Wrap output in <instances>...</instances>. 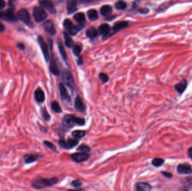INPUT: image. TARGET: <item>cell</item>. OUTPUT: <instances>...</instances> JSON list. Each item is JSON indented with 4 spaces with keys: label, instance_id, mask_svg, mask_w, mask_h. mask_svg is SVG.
Returning a JSON list of instances; mask_svg holds the SVG:
<instances>
[{
    "label": "cell",
    "instance_id": "1",
    "mask_svg": "<svg viewBox=\"0 0 192 191\" xmlns=\"http://www.w3.org/2000/svg\"><path fill=\"white\" fill-rule=\"evenodd\" d=\"M58 181V179L56 177H53L51 179H47L42 176H37L32 181L31 186L37 190H41L57 184Z\"/></svg>",
    "mask_w": 192,
    "mask_h": 191
},
{
    "label": "cell",
    "instance_id": "2",
    "mask_svg": "<svg viewBox=\"0 0 192 191\" xmlns=\"http://www.w3.org/2000/svg\"><path fill=\"white\" fill-rule=\"evenodd\" d=\"M85 121L84 118L77 117L72 114H66L64 116L63 120V127L65 129L69 130L72 128L75 124L79 125H85Z\"/></svg>",
    "mask_w": 192,
    "mask_h": 191
},
{
    "label": "cell",
    "instance_id": "3",
    "mask_svg": "<svg viewBox=\"0 0 192 191\" xmlns=\"http://www.w3.org/2000/svg\"><path fill=\"white\" fill-rule=\"evenodd\" d=\"M62 80L64 84L71 90L75 89V82L74 78L70 71L68 70H64L62 72Z\"/></svg>",
    "mask_w": 192,
    "mask_h": 191
},
{
    "label": "cell",
    "instance_id": "4",
    "mask_svg": "<svg viewBox=\"0 0 192 191\" xmlns=\"http://www.w3.org/2000/svg\"><path fill=\"white\" fill-rule=\"evenodd\" d=\"M79 144V141L77 139H70L68 138L67 140L61 139L59 140V145L64 149L69 150L72 148Z\"/></svg>",
    "mask_w": 192,
    "mask_h": 191
},
{
    "label": "cell",
    "instance_id": "5",
    "mask_svg": "<svg viewBox=\"0 0 192 191\" xmlns=\"http://www.w3.org/2000/svg\"><path fill=\"white\" fill-rule=\"evenodd\" d=\"M0 19L7 22H14L17 20V18L14 14V8H10L7 11L0 13Z\"/></svg>",
    "mask_w": 192,
    "mask_h": 191
},
{
    "label": "cell",
    "instance_id": "6",
    "mask_svg": "<svg viewBox=\"0 0 192 191\" xmlns=\"http://www.w3.org/2000/svg\"><path fill=\"white\" fill-rule=\"evenodd\" d=\"M33 16L37 22H41L43 21L48 15L43 8L41 7H36L33 10Z\"/></svg>",
    "mask_w": 192,
    "mask_h": 191
},
{
    "label": "cell",
    "instance_id": "7",
    "mask_svg": "<svg viewBox=\"0 0 192 191\" xmlns=\"http://www.w3.org/2000/svg\"><path fill=\"white\" fill-rule=\"evenodd\" d=\"M18 18L22 21L24 23L28 25H30L31 22V17L28 11L25 9H21L19 10L17 14Z\"/></svg>",
    "mask_w": 192,
    "mask_h": 191
},
{
    "label": "cell",
    "instance_id": "8",
    "mask_svg": "<svg viewBox=\"0 0 192 191\" xmlns=\"http://www.w3.org/2000/svg\"><path fill=\"white\" fill-rule=\"evenodd\" d=\"M72 160L77 163H81L87 161L89 158V155L87 153H75L71 155Z\"/></svg>",
    "mask_w": 192,
    "mask_h": 191
},
{
    "label": "cell",
    "instance_id": "9",
    "mask_svg": "<svg viewBox=\"0 0 192 191\" xmlns=\"http://www.w3.org/2000/svg\"><path fill=\"white\" fill-rule=\"evenodd\" d=\"M38 43H39L40 47L42 49L44 59L47 62H48L50 59V54H49V48H48L47 44H46V43L44 42L42 37H41V36L38 37Z\"/></svg>",
    "mask_w": 192,
    "mask_h": 191
},
{
    "label": "cell",
    "instance_id": "10",
    "mask_svg": "<svg viewBox=\"0 0 192 191\" xmlns=\"http://www.w3.org/2000/svg\"><path fill=\"white\" fill-rule=\"evenodd\" d=\"M39 4L43 8L46 9L51 14L56 13V9L55 6L51 0H39Z\"/></svg>",
    "mask_w": 192,
    "mask_h": 191
},
{
    "label": "cell",
    "instance_id": "11",
    "mask_svg": "<svg viewBox=\"0 0 192 191\" xmlns=\"http://www.w3.org/2000/svg\"><path fill=\"white\" fill-rule=\"evenodd\" d=\"M177 171L180 174H191L192 173V168L189 164H180L177 167Z\"/></svg>",
    "mask_w": 192,
    "mask_h": 191
},
{
    "label": "cell",
    "instance_id": "12",
    "mask_svg": "<svg viewBox=\"0 0 192 191\" xmlns=\"http://www.w3.org/2000/svg\"><path fill=\"white\" fill-rule=\"evenodd\" d=\"M50 70L51 72L54 75L58 76L60 74V70L57 65V61L53 54L52 55L50 61Z\"/></svg>",
    "mask_w": 192,
    "mask_h": 191
},
{
    "label": "cell",
    "instance_id": "13",
    "mask_svg": "<svg viewBox=\"0 0 192 191\" xmlns=\"http://www.w3.org/2000/svg\"><path fill=\"white\" fill-rule=\"evenodd\" d=\"M188 86V82L185 79H182L174 86L175 90L180 95L183 94Z\"/></svg>",
    "mask_w": 192,
    "mask_h": 191
},
{
    "label": "cell",
    "instance_id": "14",
    "mask_svg": "<svg viewBox=\"0 0 192 191\" xmlns=\"http://www.w3.org/2000/svg\"><path fill=\"white\" fill-rule=\"evenodd\" d=\"M59 90H60V96H61L62 99L64 101L70 102L71 101L70 96H69L67 89L65 88V86H64L63 84L60 83L59 84Z\"/></svg>",
    "mask_w": 192,
    "mask_h": 191
},
{
    "label": "cell",
    "instance_id": "15",
    "mask_svg": "<svg viewBox=\"0 0 192 191\" xmlns=\"http://www.w3.org/2000/svg\"><path fill=\"white\" fill-rule=\"evenodd\" d=\"M43 28L45 31L50 34V35L53 36L56 33V30L55 28L53 23L50 20H47L43 24Z\"/></svg>",
    "mask_w": 192,
    "mask_h": 191
},
{
    "label": "cell",
    "instance_id": "16",
    "mask_svg": "<svg viewBox=\"0 0 192 191\" xmlns=\"http://www.w3.org/2000/svg\"><path fill=\"white\" fill-rule=\"evenodd\" d=\"M66 9L68 14L74 13L77 9V2L76 0H67Z\"/></svg>",
    "mask_w": 192,
    "mask_h": 191
},
{
    "label": "cell",
    "instance_id": "17",
    "mask_svg": "<svg viewBox=\"0 0 192 191\" xmlns=\"http://www.w3.org/2000/svg\"><path fill=\"white\" fill-rule=\"evenodd\" d=\"M75 108L79 112H84L86 109V107L80 96H77L75 99Z\"/></svg>",
    "mask_w": 192,
    "mask_h": 191
},
{
    "label": "cell",
    "instance_id": "18",
    "mask_svg": "<svg viewBox=\"0 0 192 191\" xmlns=\"http://www.w3.org/2000/svg\"><path fill=\"white\" fill-rule=\"evenodd\" d=\"M34 96L37 102L38 103H43L45 100L44 93L41 88H38L36 89Z\"/></svg>",
    "mask_w": 192,
    "mask_h": 191
},
{
    "label": "cell",
    "instance_id": "19",
    "mask_svg": "<svg viewBox=\"0 0 192 191\" xmlns=\"http://www.w3.org/2000/svg\"><path fill=\"white\" fill-rule=\"evenodd\" d=\"M43 156L39 154H29L24 156V162L26 164H30L36 162L39 159L42 158Z\"/></svg>",
    "mask_w": 192,
    "mask_h": 191
},
{
    "label": "cell",
    "instance_id": "20",
    "mask_svg": "<svg viewBox=\"0 0 192 191\" xmlns=\"http://www.w3.org/2000/svg\"><path fill=\"white\" fill-rule=\"evenodd\" d=\"M134 190L136 191H149L151 190V186L147 183L139 182L134 185Z\"/></svg>",
    "mask_w": 192,
    "mask_h": 191
},
{
    "label": "cell",
    "instance_id": "21",
    "mask_svg": "<svg viewBox=\"0 0 192 191\" xmlns=\"http://www.w3.org/2000/svg\"><path fill=\"white\" fill-rule=\"evenodd\" d=\"M128 26V22H117L114 25L113 28V33H116L118 31L126 28Z\"/></svg>",
    "mask_w": 192,
    "mask_h": 191
},
{
    "label": "cell",
    "instance_id": "22",
    "mask_svg": "<svg viewBox=\"0 0 192 191\" xmlns=\"http://www.w3.org/2000/svg\"><path fill=\"white\" fill-rule=\"evenodd\" d=\"M98 31L101 35H103L104 37H106L110 34V26L107 24H102L100 26Z\"/></svg>",
    "mask_w": 192,
    "mask_h": 191
},
{
    "label": "cell",
    "instance_id": "23",
    "mask_svg": "<svg viewBox=\"0 0 192 191\" xmlns=\"http://www.w3.org/2000/svg\"><path fill=\"white\" fill-rule=\"evenodd\" d=\"M112 8L108 5H104L102 6L100 10L101 14L103 16H108L112 13Z\"/></svg>",
    "mask_w": 192,
    "mask_h": 191
},
{
    "label": "cell",
    "instance_id": "24",
    "mask_svg": "<svg viewBox=\"0 0 192 191\" xmlns=\"http://www.w3.org/2000/svg\"><path fill=\"white\" fill-rule=\"evenodd\" d=\"M86 36L91 39L95 38L98 36V31L94 27H91L87 30Z\"/></svg>",
    "mask_w": 192,
    "mask_h": 191
},
{
    "label": "cell",
    "instance_id": "25",
    "mask_svg": "<svg viewBox=\"0 0 192 191\" xmlns=\"http://www.w3.org/2000/svg\"><path fill=\"white\" fill-rule=\"evenodd\" d=\"M74 20L79 24H84L86 22L85 16L83 13H79L76 14L74 16Z\"/></svg>",
    "mask_w": 192,
    "mask_h": 191
},
{
    "label": "cell",
    "instance_id": "26",
    "mask_svg": "<svg viewBox=\"0 0 192 191\" xmlns=\"http://www.w3.org/2000/svg\"><path fill=\"white\" fill-rule=\"evenodd\" d=\"M57 44H58V49H59V51H60L61 54V56L63 57V58L64 59V60H66L67 59V54H66V52L65 50L64 45H63L62 41L61 40V39L58 40Z\"/></svg>",
    "mask_w": 192,
    "mask_h": 191
},
{
    "label": "cell",
    "instance_id": "27",
    "mask_svg": "<svg viewBox=\"0 0 192 191\" xmlns=\"http://www.w3.org/2000/svg\"><path fill=\"white\" fill-rule=\"evenodd\" d=\"M64 39H65V45L68 47L71 48L74 46V41L69 34L66 33H64Z\"/></svg>",
    "mask_w": 192,
    "mask_h": 191
},
{
    "label": "cell",
    "instance_id": "28",
    "mask_svg": "<svg viewBox=\"0 0 192 191\" xmlns=\"http://www.w3.org/2000/svg\"><path fill=\"white\" fill-rule=\"evenodd\" d=\"M87 15L88 18L92 21L96 20L98 17V15L97 11L94 9H91L89 10L87 13Z\"/></svg>",
    "mask_w": 192,
    "mask_h": 191
},
{
    "label": "cell",
    "instance_id": "29",
    "mask_svg": "<svg viewBox=\"0 0 192 191\" xmlns=\"http://www.w3.org/2000/svg\"><path fill=\"white\" fill-rule=\"evenodd\" d=\"M51 107L52 109L56 113H61L62 112V109L59 103L57 101H53L51 104Z\"/></svg>",
    "mask_w": 192,
    "mask_h": 191
},
{
    "label": "cell",
    "instance_id": "30",
    "mask_svg": "<svg viewBox=\"0 0 192 191\" xmlns=\"http://www.w3.org/2000/svg\"><path fill=\"white\" fill-rule=\"evenodd\" d=\"M165 163V160L162 158H155L152 161V164L153 167L158 168L162 166Z\"/></svg>",
    "mask_w": 192,
    "mask_h": 191
},
{
    "label": "cell",
    "instance_id": "31",
    "mask_svg": "<svg viewBox=\"0 0 192 191\" xmlns=\"http://www.w3.org/2000/svg\"><path fill=\"white\" fill-rule=\"evenodd\" d=\"M72 136L75 139H82L84 136H85V132L82 130H75L71 133Z\"/></svg>",
    "mask_w": 192,
    "mask_h": 191
},
{
    "label": "cell",
    "instance_id": "32",
    "mask_svg": "<svg viewBox=\"0 0 192 191\" xmlns=\"http://www.w3.org/2000/svg\"><path fill=\"white\" fill-rule=\"evenodd\" d=\"M115 7L118 10H124L127 7V4L122 0H119L116 2Z\"/></svg>",
    "mask_w": 192,
    "mask_h": 191
},
{
    "label": "cell",
    "instance_id": "33",
    "mask_svg": "<svg viewBox=\"0 0 192 191\" xmlns=\"http://www.w3.org/2000/svg\"><path fill=\"white\" fill-rule=\"evenodd\" d=\"M41 112L42 114L43 118L47 121H49L51 119V116L50 114L49 113L48 111L46 109V108L45 107L44 108H42L41 109Z\"/></svg>",
    "mask_w": 192,
    "mask_h": 191
},
{
    "label": "cell",
    "instance_id": "34",
    "mask_svg": "<svg viewBox=\"0 0 192 191\" xmlns=\"http://www.w3.org/2000/svg\"><path fill=\"white\" fill-rule=\"evenodd\" d=\"M82 29V26H79V25H74V26L72 27L71 29L70 30V31H69V33L71 35H75L76 34H77L80 30H81Z\"/></svg>",
    "mask_w": 192,
    "mask_h": 191
},
{
    "label": "cell",
    "instance_id": "35",
    "mask_svg": "<svg viewBox=\"0 0 192 191\" xmlns=\"http://www.w3.org/2000/svg\"><path fill=\"white\" fill-rule=\"evenodd\" d=\"M74 26V24L71 22V20L69 19H66L64 22V28L68 32L71 29L72 27Z\"/></svg>",
    "mask_w": 192,
    "mask_h": 191
},
{
    "label": "cell",
    "instance_id": "36",
    "mask_svg": "<svg viewBox=\"0 0 192 191\" xmlns=\"http://www.w3.org/2000/svg\"><path fill=\"white\" fill-rule=\"evenodd\" d=\"M82 52V47L78 44H75L73 46V53L75 56H78Z\"/></svg>",
    "mask_w": 192,
    "mask_h": 191
},
{
    "label": "cell",
    "instance_id": "37",
    "mask_svg": "<svg viewBox=\"0 0 192 191\" xmlns=\"http://www.w3.org/2000/svg\"><path fill=\"white\" fill-rule=\"evenodd\" d=\"M43 144H44V145H46V146L49 147V148L53 150V151H56V149H57L56 147L55 146V145L53 144H52V142L49 141H46V140L44 141Z\"/></svg>",
    "mask_w": 192,
    "mask_h": 191
},
{
    "label": "cell",
    "instance_id": "38",
    "mask_svg": "<svg viewBox=\"0 0 192 191\" xmlns=\"http://www.w3.org/2000/svg\"><path fill=\"white\" fill-rule=\"evenodd\" d=\"M77 150L83 153H87L90 151L91 148L85 145H82L77 148Z\"/></svg>",
    "mask_w": 192,
    "mask_h": 191
},
{
    "label": "cell",
    "instance_id": "39",
    "mask_svg": "<svg viewBox=\"0 0 192 191\" xmlns=\"http://www.w3.org/2000/svg\"><path fill=\"white\" fill-rule=\"evenodd\" d=\"M99 77L100 80L104 83H106L108 81H109V77L105 73H100L99 74Z\"/></svg>",
    "mask_w": 192,
    "mask_h": 191
},
{
    "label": "cell",
    "instance_id": "40",
    "mask_svg": "<svg viewBox=\"0 0 192 191\" xmlns=\"http://www.w3.org/2000/svg\"><path fill=\"white\" fill-rule=\"evenodd\" d=\"M82 183L79 181V180H74L73 181L71 182L70 183V185L72 186L74 188H79L82 186Z\"/></svg>",
    "mask_w": 192,
    "mask_h": 191
},
{
    "label": "cell",
    "instance_id": "41",
    "mask_svg": "<svg viewBox=\"0 0 192 191\" xmlns=\"http://www.w3.org/2000/svg\"><path fill=\"white\" fill-rule=\"evenodd\" d=\"M99 0H78V2L82 4H88L89 3H92L95 1H97Z\"/></svg>",
    "mask_w": 192,
    "mask_h": 191
},
{
    "label": "cell",
    "instance_id": "42",
    "mask_svg": "<svg viewBox=\"0 0 192 191\" xmlns=\"http://www.w3.org/2000/svg\"><path fill=\"white\" fill-rule=\"evenodd\" d=\"M161 173L164 176L167 178H171L172 177V174L171 173H169V172H167V171H162L161 172Z\"/></svg>",
    "mask_w": 192,
    "mask_h": 191
},
{
    "label": "cell",
    "instance_id": "43",
    "mask_svg": "<svg viewBox=\"0 0 192 191\" xmlns=\"http://www.w3.org/2000/svg\"><path fill=\"white\" fill-rule=\"evenodd\" d=\"M149 9L147 8H141L139 10V13L142 14H146L149 13Z\"/></svg>",
    "mask_w": 192,
    "mask_h": 191
},
{
    "label": "cell",
    "instance_id": "44",
    "mask_svg": "<svg viewBox=\"0 0 192 191\" xmlns=\"http://www.w3.org/2000/svg\"><path fill=\"white\" fill-rule=\"evenodd\" d=\"M6 6V2L4 0H0V10Z\"/></svg>",
    "mask_w": 192,
    "mask_h": 191
},
{
    "label": "cell",
    "instance_id": "45",
    "mask_svg": "<svg viewBox=\"0 0 192 191\" xmlns=\"http://www.w3.org/2000/svg\"><path fill=\"white\" fill-rule=\"evenodd\" d=\"M188 154L189 158L192 160V147H189L188 150Z\"/></svg>",
    "mask_w": 192,
    "mask_h": 191
},
{
    "label": "cell",
    "instance_id": "46",
    "mask_svg": "<svg viewBox=\"0 0 192 191\" xmlns=\"http://www.w3.org/2000/svg\"><path fill=\"white\" fill-rule=\"evenodd\" d=\"M17 47L20 49V50H24L25 49V46L24 45L21 43H19L17 44Z\"/></svg>",
    "mask_w": 192,
    "mask_h": 191
},
{
    "label": "cell",
    "instance_id": "47",
    "mask_svg": "<svg viewBox=\"0 0 192 191\" xmlns=\"http://www.w3.org/2000/svg\"><path fill=\"white\" fill-rule=\"evenodd\" d=\"M78 64L79 66H80V65H82L83 64V59H82V57H80L79 58L78 60Z\"/></svg>",
    "mask_w": 192,
    "mask_h": 191
},
{
    "label": "cell",
    "instance_id": "48",
    "mask_svg": "<svg viewBox=\"0 0 192 191\" xmlns=\"http://www.w3.org/2000/svg\"><path fill=\"white\" fill-rule=\"evenodd\" d=\"M39 127H40V130L42 132H47V130L46 128H45L43 126H41V125H40Z\"/></svg>",
    "mask_w": 192,
    "mask_h": 191
},
{
    "label": "cell",
    "instance_id": "49",
    "mask_svg": "<svg viewBox=\"0 0 192 191\" xmlns=\"http://www.w3.org/2000/svg\"><path fill=\"white\" fill-rule=\"evenodd\" d=\"M4 30H5L4 25L0 22V32H3Z\"/></svg>",
    "mask_w": 192,
    "mask_h": 191
}]
</instances>
